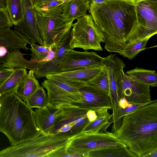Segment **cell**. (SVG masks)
<instances>
[{
	"instance_id": "cell-12",
	"label": "cell",
	"mask_w": 157,
	"mask_h": 157,
	"mask_svg": "<svg viewBox=\"0 0 157 157\" xmlns=\"http://www.w3.org/2000/svg\"><path fill=\"white\" fill-rule=\"evenodd\" d=\"M104 66V58L93 51H76L70 48L60 65V72L94 67Z\"/></svg>"
},
{
	"instance_id": "cell-19",
	"label": "cell",
	"mask_w": 157,
	"mask_h": 157,
	"mask_svg": "<svg viewBox=\"0 0 157 157\" xmlns=\"http://www.w3.org/2000/svg\"><path fill=\"white\" fill-rule=\"evenodd\" d=\"M61 111L59 107L48 103L44 107L34 111L36 125L42 133L48 134Z\"/></svg>"
},
{
	"instance_id": "cell-20",
	"label": "cell",
	"mask_w": 157,
	"mask_h": 157,
	"mask_svg": "<svg viewBox=\"0 0 157 157\" xmlns=\"http://www.w3.org/2000/svg\"><path fill=\"white\" fill-rule=\"evenodd\" d=\"M90 0H71L67 2L63 9L62 16L68 21H73L87 15L90 8Z\"/></svg>"
},
{
	"instance_id": "cell-39",
	"label": "cell",
	"mask_w": 157,
	"mask_h": 157,
	"mask_svg": "<svg viewBox=\"0 0 157 157\" xmlns=\"http://www.w3.org/2000/svg\"><path fill=\"white\" fill-rule=\"evenodd\" d=\"M90 5H95L103 3L108 0H90Z\"/></svg>"
},
{
	"instance_id": "cell-42",
	"label": "cell",
	"mask_w": 157,
	"mask_h": 157,
	"mask_svg": "<svg viewBox=\"0 0 157 157\" xmlns=\"http://www.w3.org/2000/svg\"><path fill=\"white\" fill-rule=\"evenodd\" d=\"M126 2H132L134 3L135 2H136L138 0H122Z\"/></svg>"
},
{
	"instance_id": "cell-9",
	"label": "cell",
	"mask_w": 157,
	"mask_h": 157,
	"mask_svg": "<svg viewBox=\"0 0 157 157\" xmlns=\"http://www.w3.org/2000/svg\"><path fill=\"white\" fill-rule=\"evenodd\" d=\"M134 4L136 26L127 40L126 44L136 40L151 38L157 33V0H138Z\"/></svg>"
},
{
	"instance_id": "cell-41",
	"label": "cell",
	"mask_w": 157,
	"mask_h": 157,
	"mask_svg": "<svg viewBox=\"0 0 157 157\" xmlns=\"http://www.w3.org/2000/svg\"><path fill=\"white\" fill-rule=\"evenodd\" d=\"M146 157H157V150L149 153L146 156Z\"/></svg>"
},
{
	"instance_id": "cell-18",
	"label": "cell",
	"mask_w": 157,
	"mask_h": 157,
	"mask_svg": "<svg viewBox=\"0 0 157 157\" xmlns=\"http://www.w3.org/2000/svg\"><path fill=\"white\" fill-rule=\"evenodd\" d=\"M71 33L59 45L55 56L49 61L42 62L34 71V75L36 78H44L46 76L60 72V65L67 51L70 48L69 42Z\"/></svg>"
},
{
	"instance_id": "cell-10",
	"label": "cell",
	"mask_w": 157,
	"mask_h": 157,
	"mask_svg": "<svg viewBox=\"0 0 157 157\" xmlns=\"http://www.w3.org/2000/svg\"><path fill=\"white\" fill-rule=\"evenodd\" d=\"M84 84H75L48 78L42 82L47 91L48 103L59 107L64 105H72L81 100L79 88Z\"/></svg>"
},
{
	"instance_id": "cell-1",
	"label": "cell",
	"mask_w": 157,
	"mask_h": 157,
	"mask_svg": "<svg viewBox=\"0 0 157 157\" xmlns=\"http://www.w3.org/2000/svg\"><path fill=\"white\" fill-rule=\"evenodd\" d=\"M89 12L104 37V48L119 54L136 26L134 3L122 0H108L90 5Z\"/></svg>"
},
{
	"instance_id": "cell-38",
	"label": "cell",
	"mask_w": 157,
	"mask_h": 157,
	"mask_svg": "<svg viewBox=\"0 0 157 157\" xmlns=\"http://www.w3.org/2000/svg\"><path fill=\"white\" fill-rule=\"evenodd\" d=\"M130 103H128L125 98H123L118 100V105L120 108L124 109L128 107Z\"/></svg>"
},
{
	"instance_id": "cell-34",
	"label": "cell",
	"mask_w": 157,
	"mask_h": 157,
	"mask_svg": "<svg viewBox=\"0 0 157 157\" xmlns=\"http://www.w3.org/2000/svg\"><path fill=\"white\" fill-rule=\"evenodd\" d=\"M13 26L6 9L0 8V30Z\"/></svg>"
},
{
	"instance_id": "cell-33",
	"label": "cell",
	"mask_w": 157,
	"mask_h": 157,
	"mask_svg": "<svg viewBox=\"0 0 157 157\" xmlns=\"http://www.w3.org/2000/svg\"><path fill=\"white\" fill-rule=\"evenodd\" d=\"M151 100L148 102L143 104L130 103L129 105L124 109L120 108L118 115L117 120L118 124L120 126L122 118L125 115L136 111L142 107L150 103Z\"/></svg>"
},
{
	"instance_id": "cell-17",
	"label": "cell",
	"mask_w": 157,
	"mask_h": 157,
	"mask_svg": "<svg viewBox=\"0 0 157 157\" xmlns=\"http://www.w3.org/2000/svg\"><path fill=\"white\" fill-rule=\"evenodd\" d=\"M103 67H94L61 72L48 75L45 77L73 83L84 84L97 76Z\"/></svg>"
},
{
	"instance_id": "cell-26",
	"label": "cell",
	"mask_w": 157,
	"mask_h": 157,
	"mask_svg": "<svg viewBox=\"0 0 157 157\" xmlns=\"http://www.w3.org/2000/svg\"><path fill=\"white\" fill-rule=\"evenodd\" d=\"M136 157L127 147L107 148L92 151L89 157Z\"/></svg>"
},
{
	"instance_id": "cell-45",
	"label": "cell",
	"mask_w": 157,
	"mask_h": 157,
	"mask_svg": "<svg viewBox=\"0 0 157 157\" xmlns=\"http://www.w3.org/2000/svg\"></svg>"
},
{
	"instance_id": "cell-24",
	"label": "cell",
	"mask_w": 157,
	"mask_h": 157,
	"mask_svg": "<svg viewBox=\"0 0 157 157\" xmlns=\"http://www.w3.org/2000/svg\"><path fill=\"white\" fill-rule=\"evenodd\" d=\"M125 74L132 79L152 87L157 86V73L154 70L136 67Z\"/></svg>"
},
{
	"instance_id": "cell-8",
	"label": "cell",
	"mask_w": 157,
	"mask_h": 157,
	"mask_svg": "<svg viewBox=\"0 0 157 157\" xmlns=\"http://www.w3.org/2000/svg\"><path fill=\"white\" fill-rule=\"evenodd\" d=\"M118 147H127L113 132L106 131L82 133L70 139L66 150L69 153L89 157L90 153L92 151Z\"/></svg>"
},
{
	"instance_id": "cell-13",
	"label": "cell",
	"mask_w": 157,
	"mask_h": 157,
	"mask_svg": "<svg viewBox=\"0 0 157 157\" xmlns=\"http://www.w3.org/2000/svg\"><path fill=\"white\" fill-rule=\"evenodd\" d=\"M24 16L21 22L14 26L13 30L28 41L44 46L36 21L34 9L30 0H22Z\"/></svg>"
},
{
	"instance_id": "cell-35",
	"label": "cell",
	"mask_w": 157,
	"mask_h": 157,
	"mask_svg": "<svg viewBox=\"0 0 157 157\" xmlns=\"http://www.w3.org/2000/svg\"><path fill=\"white\" fill-rule=\"evenodd\" d=\"M66 147L59 148L49 154L47 157H82L78 154L71 153L68 152L66 150Z\"/></svg>"
},
{
	"instance_id": "cell-25",
	"label": "cell",
	"mask_w": 157,
	"mask_h": 157,
	"mask_svg": "<svg viewBox=\"0 0 157 157\" xmlns=\"http://www.w3.org/2000/svg\"><path fill=\"white\" fill-rule=\"evenodd\" d=\"M30 49L32 54V58L36 61L44 62L52 59L56 55L59 46L50 47L37 45L33 43H30Z\"/></svg>"
},
{
	"instance_id": "cell-32",
	"label": "cell",
	"mask_w": 157,
	"mask_h": 157,
	"mask_svg": "<svg viewBox=\"0 0 157 157\" xmlns=\"http://www.w3.org/2000/svg\"><path fill=\"white\" fill-rule=\"evenodd\" d=\"M34 9L46 11L57 7L65 2L60 0H30Z\"/></svg>"
},
{
	"instance_id": "cell-16",
	"label": "cell",
	"mask_w": 157,
	"mask_h": 157,
	"mask_svg": "<svg viewBox=\"0 0 157 157\" xmlns=\"http://www.w3.org/2000/svg\"><path fill=\"white\" fill-rule=\"evenodd\" d=\"M104 67L108 75L109 87V95L112 103H118L117 83L118 78L123 71L125 64L116 54H110L104 58Z\"/></svg>"
},
{
	"instance_id": "cell-40",
	"label": "cell",
	"mask_w": 157,
	"mask_h": 157,
	"mask_svg": "<svg viewBox=\"0 0 157 157\" xmlns=\"http://www.w3.org/2000/svg\"><path fill=\"white\" fill-rule=\"evenodd\" d=\"M7 0H0V7L5 9H6Z\"/></svg>"
},
{
	"instance_id": "cell-23",
	"label": "cell",
	"mask_w": 157,
	"mask_h": 157,
	"mask_svg": "<svg viewBox=\"0 0 157 157\" xmlns=\"http://www.w3.org/2000/svg\"><path fill=\"white\" fill-rule=\"evenodd\" d=\"M34 71L30 70L24 80L14 91L25 102L40 86L34 76Z\"/></svg>"
},
{
	"instance_id": "cell-15",
	"label": "cell",
	"mask_w": 157,
	"mask_h": 157,
	"mask_svg": "<svg viewBox=\"0 0 157 157\" xmlns=\"http://www.w3.org/2000/svg\"><path fill=\"white\" fill-rule=\"evenodd\" d=\"M79 92L81 101L72 105L89 109L104 107L112 109L110 97L105 92L86 84L79 88Z\"/></svg>"
},
{
	"instance_id": "cell-36",
	"label": "cell",
	"mask_w": 157,
	"mask_h": 157,
	"mask_svg": "<svg viewBox=\"0 0 157 157\" xmlns=\"http://www.w3.org/2000/svg\"><path fill=\"white\" fill-rule=\"evenodd\" d=\"M14 69L5 68L0 71V87L10 75Z\"/></svg>"
},
{
	"instance_id": "cell-43",
	"label": "cell",
	"mask_w": 157,
	"mask_h": 157,
	"mask_svg": "<svg viewBox=\"0 0 157 157\" xmlns=\"http://www.w3.org/2000/svg\"><path fill=\"white\" fill-rule=\"evenodd\" d=\"M60 0L62 1L63 2H69L71 0Z\"/></svg>"
},
{
	"instance_id": "cell-37",
	"label": "cell",
	"mask_w": 157,
	"mask_h": 157,
	"mask_svg": "<svg viewBox=\"0 0 157 157\" xmlns=\"http://www.w3.org/2000/svg\"><path fill=\"white\" fill-rule=\"evenodd\" d=\"M87 115L90 123L98 118L94 109L89 110L87 112Z\"/></svg>"
},
{
	"instance_id": "cell-11",
	"label": "cell",
	"mask_w": 157,
	"mask_h": 157,
	"mask_svg": "<svg viewBox=\"0 0 157 157\" xmlns=\"http://www.w3.org/2000/svg\"><path fill=\"white\" fill-rule=\"evenodd\" d=\"M118 100L123 98L132 104H143L151 101L150 86L134 80L123 71L117 83Z\"/></svg>"
},
{
	"instance_id": "cell-29",
	"label": "cell",
	"mask_w": 157,
	"mask_h": 157,
	"mask_svg": "<svg viewBox=\"0 0 157 157\" xmlns=\"http://www.w3.org/2000/svg\"><path fill=\"white\" fill-rule=\"evenodd\" d=\"M112 115L109 113L90 123L83 130L82 133H99L105 132L112 123Z\"/></svg>"
},
{
	"instance_id": "cell-27",
	"label": "cell",
	"mask_w": 157,
	"mask_h": 157,
	"mask_svg": "<svg viewBox=\"0 0 157 157\" xmlns=\"http://www.w3.org/2000/svg\"><path fill=\"white\" fill-rule=\"evenodd\" d=\"M6 10L13 26L21 22L24 16L22 0H7Z\"/></svg>"
},
{
	"instance_id": "cell-44",
	"label": "cell",
	"mask_w": 157,
	"mask_h": 157,
	"mask_svg": "<svg viewBox=\"0 0 157 157\" xmlns=\"http://www.w3.org/2000/svg\"><path fill=\"white\" fill-rule=\"evenodd\" d=\"M1 8L0 7V8Z\"/></svg>"
},
{
	"instance_id": "cell-2",
	"label": "cell",
	"mask_w": 157,
	"mask_h": 157,
	"mask_svg": "<svg viewBox=\"0 0 157 157\" xmlns=\"http://www.w3.org/2000/svg\"><path fill=\"white\" fill-rule=\"evenodd\" d=\"M136 157L157 150V100L124 116L113 132Z\"/></svg>"
},
{
	"instance_id": "cell-21",
	"label": "cell",
	"mask_w": 157,
	"mask_h": 157,
	"mask_svg": "<svg viewBox=\"0 0 157 157\" xmlns=\"http://www.w3.org/2000/svg\"><path fill=\"white\" fill-rule=\"evenodd\" d=\"M20 49H15L9 53L5 68L14 69L16 68H24L30 70L35 71L42 63L32 58L27 60L24 57L26 54L21 53Z\"/></svg>"
},
{
	"instance_id": "cell-30",
	"label": "cell",
	"mask_w": 157,
	"mask_h": 157,
	"mask_svg": "<svg viewBox=\"0 0 157 157\" xmlns=\"http://www.w3.org/2000/svg\"><path fill=\"white\" fill-rule=\"evenodd\" d=\"M27 104L31 108H42L48 104L47 95L40 86L36 91L26 101Z\"/></svg>"
},
{
	"instance_id": "cell-7",
	"label": "cell",
	"mask_w": 157,
	"mask_h": 157,
	"mask_svg": "<svg viewBox=\"0 0 157 157\" xmlns=\"http://www.w3.org/2000/svg\"><path fill=\"white\" fill-rule=\"evenodd\" d=\"M77 20L73 24L71 30L70 48L102 51L101 43L104 42V37L91 15L87 14Z\"/></svg>"
},
{
	"instance_id": "cell-31",
	"label": "cell",
	"mask_w": 157,
	"mask_h": 157,
	"mask_svg": "<svg viewBox=\"0 0 157 157\" xmlns=\"http://www.w3.org/2000/svg\"><path fill=\"white\" fill-rule=\"evenodd\" d=\"M85 84L100 90L109 95V79L104 66L97 76Z\"/></svg>"
},
{
	"instance_id": "cell-28",
	"label": "cell",
	"mask_w": 157,
	"mask_h": 157,
	"mask_svg": "<svg viewBox=\"0 0 157 157\" xmlns=\"http://www.w3.org/2000/svg\"><path fill=\"white\" fill-rule=\"evenodd\" d=\"M150 38L147 37L128 44L119 54L129 60L132 59L140 52L146 48L147 42Z\"/></svg>"
},
{
	"instance_id": "cell-4",
	"label": "cell",
	"mask_w": 157,
	"mask_h": 157,
	"mask_svg": "<svg viewBox=\"0 0 157 157\" xmlns=\"http://www.w3.org/2000/svg\"><path fill=\"white\" fill-rule=\"evenodd\" d=\"M67 2L46 11L34 9L37 29L44 46H58L70 34L73 22L66 21L62 16Z\"/></svg>"
},
{
	"instance_id": "cell-6",
	"label": "cell",
	"mask_w": 157,
	"mask_h": 157,
	"mask_svg": "<svg viewBox=\"0 0 157 157\" xmlns=\"http://www.w3.org/2000/svg\"><path fill=\"white\" fill-rule=\"evenodd\" d=\"M48 134H56L70 139L82 133L90 123L87 115L89 109L72 105H64Z\"/></svg>"
},
{
	"instance_id": "cell-14",
	"label": "cell",
	"mask_w": 157,
	"mask_h": 157,
	"mask_svg": "<svg viewBox=\"0 0 157 157\" xmlns=\"http://www.w3.org/2000/svg\"><path fill=\"white\" fill-rule=\"evenodd\" d=\"M29 42L12 29L6 27L0 30V71L5 68L7 56L15 49L28 51Z\"/></svg>"
},
{
	"instance_id": "cell-22",
	"label": "cell",
	"mask_w": 157,
	"mask_h": 157,
	"mask_svg": "<svg viewBox=\"0 0 157 157\" xmlns=\"http://www.w3.org/2000/svg\"><path fill=\"white\" fill-rule=\"evenodd\" d=\"M27 74L26 68H15L0 87V96L14 91L24 80Z\"/></svg>"
},
{
	"instance_id": "cell-5",
	"label": "cell",
	"mask_w": 157,
	"mask_h": 157,
	"mask_svg": "<svg viewBox=\"0 0 157 157\" xmlns=\"http://www.w3.org/2000/svg\"><path fill=\"white\" fill-rule=\"evenodd\" d=\"M70 139L56 134L41 133L33 138L1 150L0 157H47L54 151L66 147Z\"/></svg>"
},
{
	"instance_id": "cell-3",
	"label": "cell",
	"mask_w": 157,
	"mask_h": 157,
	"mask_svg": "<svg viewBox=\"0 0 157 157\" xmlns=\"http://www.w3.org/2000/svg\"><path fill=\"white\" fill-rule=\"evenodd\" d=\"M0 132L14 146L42 133L35 122L34 112L14 92L0 96Z\"/></svg>"
}]
</instances>
